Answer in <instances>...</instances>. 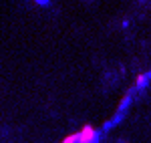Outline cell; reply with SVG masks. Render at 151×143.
Here are the masks:
<instances>
[{"mask_svg": "<svg viewBox=\"0 0 151 143\" xmlns=\"http://www.w3.org/2000/svg\"><path fill=\"white\" fill-rule=\"evenodd\" d=\"M147 79H149V75H139V77L135 79V85H137V87H145Z\"/></svg>", "mask_w": 151, "mask_h": 143, "instance_id": "obj_2", "label": "cell"}, {"mask_svg": "<svg viewBox=\"0 0 151 143\" xmlns=\"http://www.w3.org/2000/svg\"><path fill=\"white\" fill-rule=\"evenodd\" d=\"M79 141V137H77V133H73V135H67L65 139H63V143H77Z\"/></svg>", "mask_w": 151, "mask_h": 143, "instance_id": "obj_3", "label": "cell"}, {"mask_svg": "<svg viewBox=\"0 0 151 143\" xmlns=\"http://www.w3.org/2000/svg\"><path fill=\"white\" fill-rule=\"evenodd\" d=\"M77 137H79V143H93L97 139V131H95L91 125H85L81 131L77 133Z\"/></svg>", "mask_w": 151, "mask_h": 143, "instance_id": "obj_1", "label": "cell"}]
</instances>
